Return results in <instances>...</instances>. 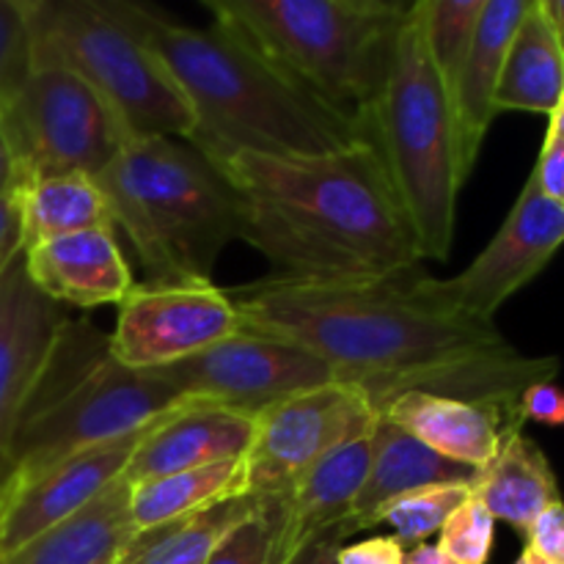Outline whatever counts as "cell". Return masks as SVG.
<instances>
[{"mask_svg":"<svg viewBox=\"0 0 564 564\" xmlns=\"http://www.w3.org/2000/svg\"><path fill=\"white\" fill-rule=\"evenodd\" d=\"M413 268L367 284H284L262 279L229 297L248 334L286 341L330 364L375 405L405 391L505 408L521 416L529 386L554 380L556 358H532L496 323L441 306Z\"/></svg>","mask_w":564,"mask_h":564,"instance_id":"obj_1","label":"cell"},{"mask_svg":"<svg viewBox=\"0 0 564 564\" xmlns=\"http://www.w3.org/2000/svg\"><path fill=\"white\" fill-rule=\"evenodd\" d=\"M235 187L240 240L284 284H367L424 262L372 141L319 158L242 152L218 165Z\"/></svg>","mask_w":564,"mask_h":564,"instance_id":"obj_2","label":"cell"},{"mask_svg":"<svg viewBox=\"0 0 564 564\" xmlns=\"http://www.w3.org/2000/svg\"><path fill=\"white\" fill-rule=\"evenodd\" d=\"M119 11L185 94L193 110L187 143L215 165L242 152L319 158L372 141L367 127L229 28L180 25L138 3H119Z\"/></svg>","mask_w":564,"mask_h":564,"instance_id":"obj_3","label":"cell"},{"mask_svg":"<svg viewBox=\"0 0 564 564\" xmlns=\"http://www.w3.org/2000/svg\"><path fill=\"white\" fill-rule=\"evenodd\" d=\"M97 185L152 284H209L240 237L235 187L182 138H132Z\"/></svg>","mask_w":564,"mask_h":564,"instance_id":"obj_4","label":"cell"},{"mask_svg":"<svg viewBox=\"0 0 564 564\" xmlns=\"http://www.w3.org/2000/svg\"><path fill=\"white\" fill-rule=\"evenodd\" d=\"M185 405L158 372L121 367L97 325L69 317L20 413L14 488L80 452L143 433Z\"/></svg>","mask_w":564,"mask_h":564,"instance_id":"obj_5","label":"cell"},{"mask_svg":"<svg viewBox=\"0 0 564 564\" xmlns=\"http://www.w3.org/2000/svg\"><path fill=\"white\" fill-rule=\"evenodd\" d=\"M204 6L213 22L364 127L389 80L397 36L411 9L391 0H204Z\"/></svg>","mask_w":564,"mask_h":564,"instance_id":"obj_6","label":"cell"},{"mask_svg":"<svg viewBox=\"0 0 564 564\" xmlns=\"http://www.w3.org/2000/svg\"><path fill=\"white\" fill-rule=\"evenodd\" d=\"M369 135L383 158L422 259L444 262L455 240L460 176L449 97L411 3L402 20L389 80L369 116Z\"/></svg>","mask_w":564,"mask_h":564,"instance_id":"obj_7","label":"cell"},{"mask_svg":"<svg viewBox=\"0 0 564 564\" xmlns=\"http://www.w3.org/2000/svg\"><path fill=\"white\" fill-rule=\"evenodd\" d=\"M28 25L33 66H58L86 80L132 138H191L193 110L185 94L127 25L119 3L28 0Z\"/></svg>","mask_w":564,"mask_h":564,"instance_id":"obj_8","label":"cell"},{"mask_svg":"<svg viewBox=\"0 0 564 564\" xmlns=\"http://www.w3.org/2000/svg\"><path fill=\"white\" fill-rule=\"evenodd\" d=\"M0 121L20 185L61 174L97 180L132 141L108 99L58 66H33Z\"/></svg>","mask_w":564,"mask_h":564,"instance_id":"obj_9","label":"cell"},{"mask_svg":"<svg viewBox=\"0 0 564 564\" xmlns=\"http://www.w3.org/2000/svg\"><path fill=\"white\" fill-rule=\"evenodd\" d=\"M378 422L380 411L369 391L345 380L273 402L253 416L248 496L284 499L314 463L372 433Z\"/></svg>","mask_w":564,"mask_h":564,"instance_id":"obj_10","label":"cell"},{"mask_svg":"<svg viewBox=\"0 0 564 564\" xmlns=\"http://www.w3.org/2000/svg\"><path fill=\"white\" fill-rule=\"evenodd\" d=\"M152 372L174 386L182 400L231 408L248 416H257L259 411L292 394L341 380L330 364L319 361L312 352L248 330Z\"/></svg>","mask_w":564,"mask_h":564,"instance_id":"obj_11","label":"cell"},{"mask_svg":"<svg viewBox=\"0 0 564 564\" xmlns=\"http://www.w3.org/2000/svg\"><path fill=\"white\" fill-rule=\"evenodd\" d=\"M229 292L209 284H132L108 336L110 356L127 369L152 372L198 356L240 334Z\"/></svg>","mask_w":564,"mask_h":564,"instance_id":"obj_12","label":"cell"},{"mask_svg":"<svg viewBox=\"0 0 564 564\" xmlns=\"http://www.w3.org/2000/svg\"><path fill=\"white\" fill-rule=\"evenodd\" d=\"M562 246L564 207L540 191L532 174L494 240L460 275L430 279L422 273L419 284L441 306L494 323L496 312L538 279Z\"/></svg>","mask_w":564,"mask_h":564,"instance_id":"obj_13","label":"cell"},{"mask_svg":"<svg viewBox=\"0 0 564 564\" xmlns=\"http://www.w3.org/2000/svg\"><path fill=\"white\" fill-rule=\"evenodd\" d=\"M66 319L69 314L31 284L25 259L17 253L0 275V510L14 488L20 413Z\"/></svg>","mask_w":564,"mask_h":564,"instance_id":"obj_14","label":"cell"},{"mask_svg":"<svg viewBox=\"0 0 564 564\" xmlns=\"http://www.w3.org/2000/svg\"><path fill=\"white\" fill-rule=\"evenodd\" d=\"M165 419V416H163ZM154 427V424H152ZM149 427V430H152ZM149 430L69 457L33 482L11 488L0 510V556L14 554L58 523L69 521L124 477Z\"/></svg>","mask_w":564,"mask_h":564,"instance_id":"obj_15","label":"cell"},{"mask_svg":"<svg viewBox=\"0 0 564 564\" xmlns=\"http://www.w3.org/2000/svg\"><path fill=\"white\" fill-rule=\"evenodd\" d=\"M378 449V424L372 433L339 446L314 463L295 488L273 507V545L268 564H286L319 532L339 527L350 516Z\"/></svg>","mask_w":564,"mask_h":564,"instance_id":"obj_16","label":"cell"},{"mask_svg":"<svg viewBox=\"0 0 564 564\" xmlns=\"http://www.w3.org/2000/svg\"><path fill=\"white\" fill-rule=\"evenodd\" d=\"M253 441V416L231 408L191 405L160 419L141 441L124 471V482L169 477L193 468L246 460Z\"/></svg>","mask_w":564,"mask_h":564,"instance_id":"obj_17","label":"cell"},{"mask_svg":"<svg viewBox=\"0 0 564 564\" xmlns=\"http://www.w3.org/2000/svg\"><path fill=\"white\" fill-rule=\"evenodd\" d=\"M31 284L58 306H119L132 290V270L113 229H88L22 251Z\"/></svg>","mask_w":564,"mask_h":564,"instance_id":"obj_18","label":"cell"},{"mask_svg":"<svg viewBox=\"0 0 564 564\" xmlns=\"http://www.w3.org/2000/svg\"><path fill=\"white\" fill-rule=\"evenodd\" d=\"M380 416L411 433L438 455L463 466L482 471L505 438L523 430L518 413L482 402L452 400V397L427 394V391H405L380 405Z\"/></svg>","mask_w":564,"mask_h":564,"instance_id":"obj_19","label":"cell"},{"mask_svg":"<svg viewBox=\"0 0 564 564\" xmlns=\"http://www.w3.org/2000/svg\"><path fill=\"white\" fill-rule=\"evenodd\" d=\"M532 0H485L479 14L477 33H474L471 53L457 77L452 94V121H455L457 165L460 176L468 180L482 152L485 135L499 113H496V88H499L501 69H505L507 50L521 25L523 14Z\"/></svg>","mask_w":564,"mask_h":564,"instance_id":"obj_20","label":"cell"},{"mask_svg":"<svg viewBox=\"0 0 564 564\" xmlns=\"http://www.w3.org/2000/svg\"><path fill=\"white\" fill-rule=\"evenodd\" d=\"M474 479H477L474 468L438 455L411 433L380 416L372 468L341 527L347 538H352L364 529L378 527L380 510L400 496L430 488V485H474Z\"/></svg>","mask_w":564,"mask_h":564,"instance_id":"obj_21","label":"cell"},{"mask_svg":"<svg viewBox=\"0 0 564 564\" xmlns=\"http://www.w3.org/2000/svg\"><path fill=\"white\" fill-rule=\"evenodd\" d=\"M564 97V47L549 0H532L523 14L496 88V113L551 116Z\"/></svg>","mask_w":564,"mask_h":564,"instance_id":"obj_22","label":"cell"},{"mask_svg":"<svg viewBox=\"0 0 564 564\" xmlns=\"http://www.w3.org/2000/svg\"><path fill=\"white\" fill-rule=\"evenodd\" d=\"M474 496L496 521L510 523L521 534H527L549 507L562 501L549 457L523 430L507 435L494 460L477 471Z\"/></svg>","mask_w":564,"mask_h":564,"instance_id":"obj_23","label":"cell"},{"mask_svg":"<svg viewBox=\"0 0 564 564\" xmlns=\"http://www.w3.org/2000/svg\"><path fill=\"white\" fill-rule=\"evenodd\" d=\"M242 496H248L246 460H229L130 485V518L135 532H147Z\"/></svg>","mask_w":564,"mask_h":564,"instance_id":"obj_24","label":"cell"},{"mask_svg":"<svg viewBox=\"0 0 564 564\" xmlns=\"http://www.w3.org/2000/svg\"><path fill=\"white\" fill-rule=\"evenodd\" d=\"M22 220V251L44 240L88 229H113L108 202L97 180L83 174L44 176L17 187Z\"/></svg>","mask_w":564,"mask_h":564,"instance_id":"obj_25","label":"cell"},{"mask_svg":"<svg viewBox=\"0 0 564 564\" xmlns=\"http://www.w3.org/2000/svg\"><path fill=\"white\" fill-rule=\"evenodd\" d=\"M253 507H257V499L242 496V499L176 518L163 527L135 532L113 564H204L220 538L235 529Z\"/></svg>","mask_w":564,"mask_h":564,"instance_id":"obj_26","label":"cell"},{"mask_svg":"<svg viewBox=\"0 0 564 564\" xmlns=\"http://www.w3.org/2000/svg\"><path fill=\"white\" fill-rule=\"evenodd\" d=\"M416 9L422 14L427 50L452 102L457 77H460L468 53H471L485 0H416Z\"/></svg>","mask_w":564,"mask_h":564,"instance_id":"obj_27","label":"cell"},{"mask_svg":"<svg viewBox=\"0 0 564 564\" xmlns=\"http://www.w3.org/2000/svg\"><path fill=\"white\" fill-rule=\"evenodd\" d=\"M474 496V485H430L413 490L386 505L378 516L380 523L394 529V538L405 549L422 545L430 534L441 532L444 523Z\"/></svg>","mask_w":564,"mask_h":564,"instance_id":"obj_28","label":"cell"},{"mask_svg":"<svg viewBox=\"0 0 564 564\" xmlns=\"http://www.w3.org/2000/svg\"><path fill=\"white\" fill-rule=\"evenodd\" d=\"M31 69L28 0H0V113L14 102Z\"/></svg>","mask_w":564,"mask_h":564,"instance_id":"obj_29","label":"cell"},{"mask_svg":"<svg viewBox=\"0 0 564 564\" xmlns=\"http://www.w3.org/2000/svg\"><path fill=\"white\" fill-rule=\"evenodd\" d=\"M438 549L457 564H488L496 538V518L479 505L477 496L466 501L441 529Z\"/></svg>","mask_w":564,"mask_h":564,"instance_id":"obj_30","label":"cell"},{"mask_svg":"<svg viewBox=\"0 0 564 564\" xmlns=\"http://www.w3.org/2000/svg\"><path fill=\"white\" fill-rule=\"evenodd\" d=\"M273 545V507L257 501L235 529L220 538L204 564H268Z\"/></svg>","mask_w":564,"mask_h":564,"instance_id":"obj_31","label":"cell"},{"mask_svg":"<svg viewBox=\"0 0 564 564\" xmlns=\"http://www.w3.org/2000/svg\"><path fill=\"white\" fill-rule=\"evenodd\" d=\"M527 551L551 564H564V501L549 507L527 532Z\"/></svg>","mask_w":564,"mask_h":564,"instance_id":"obj_32","label":"cell"},{"mask_svg":"<svg viewBox=\"0 0 564 564\" xmlns=\"http://www.w3.org/2000/svg\"><path fill=\"white\" fill-rule=\"evenodd\" d=\"M521 419L538 424H549V427H562L564 424V389L554 380H543L523 391L521 397Z\"/></svg>","mask_w":564,"mask_h":564,"instance_id":"obj_33","label":"cell"},{"mask_svg":"<svg viewBox=\"0 0 564 564\" xmlns=\"http://www.w3.org/2000/svg\"><path fill=\"white\" fill-rule=\"evenodd\" d=\"M534 180H538L540 191L551 198V202L564 207V138L549 130L543 149H540L538 165H534Z\"/></svg>","mask_w":564,"mask_h":564,"instance_id":"obj_34","label":"cell"},{"mask_svg":"<svg viewBox=\"0 0 564 564\" xmlns=\"http://www.w3.org/2000/svg\"><path fill=\"white\" fill-rule=\"evenodd\" d=\"M405 554L408 549L397 538H369L341 545L336 564H405Z\"/></svg>","mask_w":564,"mask_h":564,"instance_id":"obj_35","label":"cell"},{"mask_svg":"<svg viewBox=\"0 0 564 564\" xmlns=\"http://www.w3.org/2000/svg\"><path fill=\"white\" fill-rule=\"evenodd\" d=\"M17 253H22V220L20 196L14 191L0 196V275L14 262Z\"/></svg>","mask_w":564,"mask_h":564,"instance_id":"obj_36","label":"cell"},{"mask_svg":"<svg viewBox=\"0 0 564 564\" xmlns=\"http://www.w3.org/2000/svg\"><path fill=\"white\" fill-rule=\"evenodd\" d=\"M347 543L345 527H330L325 532H319L317 538L308 540L295 556H292L286 564H336V556H339V549Z\"/></svg>","mask_w":564,"mask_h":564,"instance_id":"obj_37","label":"cell"},{"mask_svg":"<svg viewBox=\"0 0 564 564\" xmlns=\"http://www.w3.org/2000/svg\"><path fill=\"white\" fill-rule=\"evenodd\" d=\"M20 187V176H17L14 154H11L9 138H6L3 121H0V196L14 193Z\"/></svg>","mask_w":564,"mask_h":564,"instance_id":"obj_38","label":"cell"},{"mask_svg":"<svg viewBox=\"0 0 564 564\" xmlns=\"http://www.w3.org/2000/svg\"><path fill=\"white\" fill-rule=\"evenodd\" d=\"M405 564H457V562L449 560V556H446L438 545L422 543V545H413V549H408Z\"/></svg>","mask_w":564,"mask_h":564,"instance_id":"obj_39","label":"cell"},{"mask_svg":"<svg viewBox=\"0 0 564 564\" xmlns=\"http://www.w3.org/2000/svg\"><path fill=\"white\" fill-rule=\"evenodd\" d=\"M549 6H551V14H554L556 31H560L562 47H564V0H549Z\"/></svg>","mask_w":564,"mask_h":564,"instance_id":"obj_40","label":"cell"},{"mask_svg":"<svg viewBox=\"0 0 564 564\" xmlns=\"http://www.w3.org/2000/svg\"><path fill=\"white\" fill-rule=\"evenodd\" d=\"M549 130H554L556 135L564 138V97H562V102L556 105L554 113H551V127H549Z\"/></svg>","mask_w":564,"mask_h":564,"instance_id":"obj_41","label":"cell"},{"mask_svg":"<svg viewBox=\"0 0 564 564\" xmlns=\"http://www.w3.org/2000/svg\"><path fill=\"white\" fill-rule=\"evenodd\" d=\"M527 556H529V564H551V562L540 560V556H534V554H532V551H527Z\"/></svg>","mask_w":564,"mask_h":564,"instance_id":"obj_42","label":"cell"},{"mask_svg":"<svg viewBox=\"0 0 564 564\" xmlns=\"http://www.w3.org/2000/svg\"><path fill=\"white\" fill-rule=\"evenodd\" d=\"M516 564H529V556H527V551H523L521 556H518V562Z\"/></svg>","mask_w":564,"mask_h":564,"instance_id":"obj_43","label":"cell"}]
</instances>
